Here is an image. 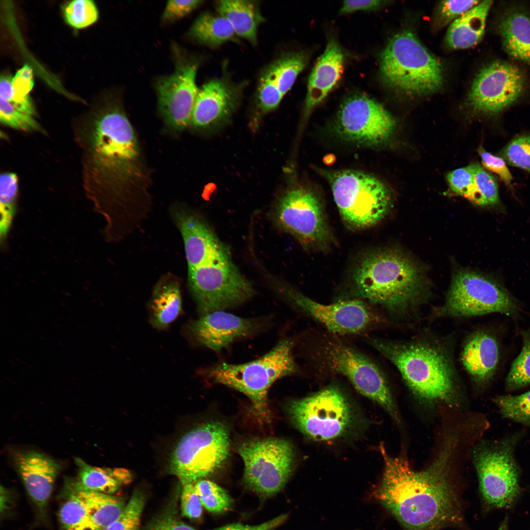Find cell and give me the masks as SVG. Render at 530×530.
Masks as SVG:
<instances>
[{
  "instance_id": "47",
  "label": "cell",
  "mask_w": 530,
  "mask_h": 530,
  "mask_svg": "<svg viewBox=\"0 0 530 530\" xmlns=\"http://www.w3.org/2000/svg\"><path fill=\"white\" fill-rule=\"evenodd\" d=\"M202 0H169L163 11L162 20L171 22L187 15L197 8Z\"/></svg>"
},
{
  "instance_id": "24",
  "label": "cell",
  "mask_w": 530,
  "mask_h": 530,
  "mask_svg": "<svg viewBox=\"0 0 530 530\" xmlns=\"http://www.w3.org/2000/svg\"><path fill=\"white\" fill-rule=\"evenodd\" d=\"M344 55L340 45L331 38L316 61L310 75L305 105V115L327 96L341 79L344 69Z\"/></svg>"
},
{
  "instance_id": "4",
  "label": "cell",
  "mask_w": 530,
  "mask_h": 530,
  "mask_svg": "<svg viewBox=\"0 0 530 530\" xmlns=\"http://www.w3.org/2000/svg\"><path fill=\"white\" fill-rule=\"evenodd\" d=\"M368 341L397 368L420 399L455 403L456 373L450 354L441 344L424 339L399 342L369 338Z\"/></svg>"
},
{
  "instance_id": "52",
  "label": "cell",
  "mask_w": 530,
  "mask_h": 530,
  "mask_svg": "<svg viewBox=\"0 0 530 530\" xmlns=\"http://www.w3.org/2000/svg\"><path fill=\"white\" fill-rule=\"evenodd\" d=\"M498 530H507V520L506 519L501 524Z\"/></svg>"
},
{
  "instance_id": "22",
  "label": "cell",
  "mask_w": 530,
  "mask_h": 530,
  "mask_svg": "<svg viewBox=\"0 0 530 530\" xmlns=\"http://www.w3.org/2000/svg\"><path fill=\"white\" fill-rule=\"evenodd\" d=\"M238 94L237 86L224 79L205 83L199 88L190 126L205 129L225 118L234 108Z\"/></svg>"
},
{
  "instance_id": "14",
  "label": "cell",
  "mask_w": 530,
  "mask_h": 530,
  "mask_svg": "<svg viewBox=\"0 0 530 530\" xmlns=\"http://www.w3.org/2000/svg\"><path fill=\"white\" fill-rule=\"evenodd\" d=\"M244 465L243 480L260 495L271 497L285 486L292 471L294 453L288 441L252 440L238 448Z\"/></svg>"
},
{
  "instance_id": "41",
  "label": "cell",
  "mask_w": 530,
  "mask_h": 530,
  "mask_svg": "<svg viewBox=\"0 0 530 530\" xmlns=\"http://www.w3.org/2000/svg\"><path fill=\"white\" fill-rule=\"evenodd\" d=\"M145 495L138 490L132 494L119 517L103 530H139Z\"/></svg>"
},
{
  "instance_id": "27",
  "label": "cell",
  "mask_w": 530,
  "mask_h": 530,
  "mask_svg": "<svg viewBox=\"0 0 530 530\" xmlns=\"http://www.w3.org/2000/svg\"><path fill=\"white\" fill-rule=\"evenodd\" d=\"M499 31L503 46L512 57L530 64V18L526 13L513 10L500 20Z\"/></svg>"
},
{
  "instance_id": "51",
  "label": "cell",
  "mask_w": 530,
  "mask_h": 530,
  "mask_svg": "<svg viewBox=\"0 0 530 530\" xmlns=\"http://www.w3.org/2000/svg\"><path fill=\"white\" fill-rule=\"evenodd\" d=\"M384 2L379 0H345L343 2L340 12L345 14L356 11L373 10L379 8Z\"/></svg>"
},
{
  "instance_id": "18",
  "label": "cell",
  "mask_w": 530,
  "mask_h": 530,
  "mask_svg": "<svg viewBox=\"0 0 530 530\" xmlns=\"http://www.w3.org/2000/svg\"><path fill=\"white\" fill-rule=\"evenodd\" d=\"M280 288L284 295L292 304L333 333L359 334L381 322L379 316L362 299H347L324 304L288 286H281Z\"/></svg>"
},
{
  "instance_id": "13",
  "label": "cell",
  "mask_w": 530,
  "mask_h": 530,
  "mask_svg": "<svg viewBox=\"0 0 530 530\" xmlns=\"http://www.w3.org/2000/svg\"><path fill=\"white\" fill-rule=\"evenodd\" d=\"M273 216L280 228L306 249L325 250L334 243L322 204L308 189L287 191L279 201Z\"/></svg>"
},
{
  "instance_id": "25",
  "label": "cell",
  "mask_w": 530,
  "mask_h": 530,
  "mask_svg": "<svg viewBox=\"0 0 530 530\" xmlns=\"http://www.w3.org/2000/svg\"><path fill=\"white\" fill-rule=\"evenodd\" d=\"M181 284L175 275H162L153 288L148 310L155 328L163 329L174 321L182 310Z\"/></svg>"
},
{
  "instance_id": "34",
  "label": "cell",
  "mask_w": 530,
  "mask_h": 530,
  "mask_svg": "<svg viewBox=\"0 0 530 530\" xmlns=\"http://www.w3.org/2000/svg\"><path fill=\"white\" fill-rule=\"evenodd\" d=\"M67 496L61 504L58 518L62 530H78L88 514V505L71 480L66 482Z\"/></svg>"
},
{
  "instance_id": "23",
  "label": "cell",
  "mask_w": 530,
  "mask_h": 530,
  "mask_svg": "<svg viewBox=\"0 0 530 530\" xmlns=\"http://www.w3.org/2000/svg\"><path fill=\"white\" fill-rule=\"evenodd\" d=\"M500 347L496 338L488 331L478 330L468 338L460 359L464 368L479 386L493 377L499 362Z\"/></svg>"
},
{
  "instance_id": "12",
  "label": "cell",
  "mask_w": 530,
  "mask_h": 530,
  "mask_svg": "<svg viewBox=\"0 0 530 530\" xmlns=\"http://www.w3.org/2000/svg\"><path fill=\"white\" fill-rule=\"evenodd\" d=\"M288 411L295 426L306 436L317 441L338 438L353 424L349 403L335 385L292 401Z\"/></svg>"
},
{
  "instance_id": "40",
  "label": "cell",
  "mask_w": 530,
  "mask_h": 530,
  "mask_svg": "<svg viewBox=\"0 0 530 530\" xmlns=\"http://www.w3.org/2000/svg\"><path fill=\"white\" fill-rule=\"evenodd\" d=\"M66 22L74 28L80 29L95 23L99 17L97 7L91 0H74L63 8Z\"/></svg>"
},
{
  "instance_id": "5",
  "label": "cell",
  "mask_w": 530,
  "mask_h": 530,
  "mask_svg": "<svg viewBox=\"0 0 530 530\" xmlns=\"http://www.w3.org/2000/svg\"><path fill=\"white\" fill-rule=\"evenodd\" d=\"M379 68L387 86L407 96L430 94L443 84L440 63L409 31L390 39L380 55Z\"/></svg>"
},
{
  "instance_id": "30",
  "label": "cell",
  "mask_w": 530,
  "mask_h": 530,
  "mask_svg": "<svg viewBox=\"0 0 530 530\" xmlns=\"http://www.w3.org/2000/svg\"><path fill=\"white\" fill-rule=\"evenodd\" d=\"M216 8L218 14L230 23L236 35L252 44L257 43L258 28L264 18L255 2L249 0H222L217 2Z\"/></svg>"
},
{
  "instance_id": "8",
  "label": "cell",
  "mask_w": 530,
  "mask_h": 530,
  "mask_svg": "<svg viewBox=\"0 0 530 530\" xmlns=\"http://www.w3.org/2000/svg\"><path fill=\"white\" fill-rule=\"evenodd\" d=\"M322 367L346 377L362 395L384 408L397 422L398 413L380 369L368 357L336 338H324L316 350Z\"/></svg>"
},
{
  "instance_id": "15",
  "label": "cell",
  "mask_w": 530,
  "mask_h": 530,
  "mask_svg": "<svg viewBox=\"0 0 530 530\" xmlns=\"http://www.w3.org/2000/svg\"><path fill=\"white\" fill-rule=\"evenodd\" d=\"M515 439L484 445L475 451L479 488L489 504L509 507L520 491L519 470L514 456Z\"/></svg>"
},
{
  "instance_id": "45",
  "label": "cell",
  "mask_w": 530,
  "mask_h": 530,
  "mask_svg": "<svg viewBox=\"0 0 530 530\" xmlns=\"http://www.w3.org/2000/svg\"><path fill=\"white\" fill-rule=\"evenodd\" d=\"M451 189L469 199L474 183V173L471 164L450 172L447 176Z\"/></svg>"
},
{
  "instance_id": "10",
  "label": "cell",
  "mask_w": 530,
  "mask_h": 530,
  "mask_svg": "<svg viewBox=\"0 0 530 530\" xmlns=\"http://www.w3.org/2000/svg\"><path fill=\"white\" fill-rule=\"evenodd\" d=\"M187 279L201 316L239 305L254 294L232 259L187 268Z\"/></svg>"
},
{
  "instance_id": "26",
  "label": "cell",
  "mask_w": 530,
  "mask_h": 530,
  "mask_svg": "<svg viewBox=\"0 0 530 530\" xmlns=\"http://www.w3.org/2000/svg\"><path fill=\"white\" fill-rule=\"evenodd\" d=\"M492 1L478 3L455 19L449 26L446 41L450 47L464 49L472 47L481 39Z\"/></svg>"
},
{
  "instance_id": "2",
  "label": "cell",
  "mask_w": 530,
  "mask_h": 530,
  "mask_svg": "<svg viewBox=\"0 0 530 530\" xmlns=\"http://www.w3.org/2000/svg\"><path fill=\"white\" fill-rule=\"evenodd\" d=\"M447 440L436 460L422 471L414 470L404 456H391L380 445L384 469L374 496L405 530H439L461 520L449 470L455 439Z\"/></svg>"
},
{
  "instance_id": "37",
  "label": "cell",
  "mask_w": 530,
  "mask_h": 530,
  "mask_svg": "<svg viewBox=\"0 0 530 530\" xmlns=\"http://www.w3.org/2000/svg\"><path fill=\"white\" fill-rule=\"evenodd\" d=\"M194 486L203 507L210 512L220 513L232 506V499L226 491L214 482L204 479L194 483Z\"/></svg>"
},
{
  "instance_id": "17",
  "label": "cell",
  "mask_w": 530,
  "mask_h": 530,
  "mask_svg": "<svg viewBox=\"0 0 530 530\" xmlns=\"http://www.w3.org/2000/svg\"><path fill=\"white\" fill-rule=\"evenodd\" d=\"M175 69L157 81L158 109L165 127L179 133L190 126L199 88L196 83V62L176 54Z\"/></svg>"
},
{
  "instance_id": "43",
  "label": "cell",
  "mask_w": 530,
  "mask_h": 530,
  "mask_svg": "<svg viewBox=\"0 0 530 530\" xmlns=\"http://www.w3.org/2000/svg\"><path fill=\"white\" fill-rule=\"evenodd\" d=\"M283 96L268 69L259 82L258 99L260 107L265 112L272 110L278 107Z\"/></svg>"
},
{
  "instance_id": "6",
  "label": "cell",
  "mask_w": 530,
  "mask_h": 530,
  "mask_svg": "<svg viewBox=\"0 0 530 530\" xmlns=\"http://www.w3.org/2000/svg\"><path fill=\"white\" fill-rule=\"evenodd\" d=\"M292 342L280 341L262 357L246 363H221L209 368L208 376L217 383L235 389L251 400L255 412L261 418L269 414L267 393L277 379L296 372Z\"/></svg>"
},
{
  "instance_id": "49",
  "label": "cell",
  "mask_w": 530,
  "mask_h": 530,
  "mask_svg": "<svg viewBox=\"0 0 530 530\" xmlns=\"http://www.w3.org/2000/svg\"><path fill=\"white\" fill-rule=\"evenodd\" d=\"M479 3L478 0H445L440 5V12L445 20L459 18Z\"/></svg>"
},
{
  "instance_id": "50",
  "label": "cell",
  "mask_w": 530,
  "mask_h": 530,
  "mask_svg": "<svg viewBox=\"0 0 530 530\" xmlns=\"http://www.w3.org/2000/svg\"><path fill=\"white\" fill-rule=\"evenodd\" d=\"M287 517V514H282L257 525H244L240 523H232L214 530H273L283 524Z\"/></svg>"
},
{
  "instance_id": "21",
  "label": "cell",
  "mask_w": 530,
  "mask_h": 530,
  "mask_svg": "<svg viewBox=\"0 0 530 530\" xmlns=\"http://www.w3.org/2000/svg\"><path fill=\"white\" fill-rule=\"evenodd\" d=\"M15 464L25 488L41 511L45 509L60 466L50 456L37 451L17 454Z\"/></svg>"
},
{
  "instance_id": "46",
  "label": "cell",
  "mask_w": 530,
  "mask_h": 530,
  "mask_svg": "<svg viewBox=\"0 0 530 530\" xmlns=\"http://www.w3.org/2000/svg\"><path fill=\"white\" fill-rule=\"evenodd\" d=\"M182 485L181 509L182 515L190 519L199 518L202 513V505L196 491L194 483Z\"/></svg>"
},
{
  "instance_id": "42",
  "label": "cell",
  "mask_w": 530,
  "mask_h": 530,
  "mask_svg": "<svg viewBox=\"0 0 530 530\" xmlns=\"http://www.w3.org/2000/svg\"><path fill=\"white\" fill-rule=\"evenodd\" d=\"M178 498L174 499L160 513L146 526L143 530H196L180 518Z\"/></svg>"
},
{
  "instance_id": "32",
  "label": "cell",
  "mask_w": 530,
  "mask_h": 530,
  "mask_svg": "<svg viewBox=\"0 0 530 530\" xmlns=\"http://www.w3.org/2000/svg\"><path fill=\"white\" fill-rule=\"evenodd\" d=\"M188 35L201 43L216 46L233 39L236 35L230 23L220 14L205 13L190 27Z\"/></svg>"
},
{
  "instance_id": "11",
  "label": "cell",
  "mask_w": 530,
  "mask_h": 530,
  "mask_svg": "<svg viewBox=\"0 0 530 530\" xmlns=\"http://www.w3.org/2000/svg\"><path fill=\"white\" fill-rule=\"evenodd\" d=\"M518 305L504 287L476 272L463 270L454 276L445 303L434 311L438 317H469L492 313L513 316Z\"/></svg>"
},
{
  "instance_id": "19",
  "label": "cell",
  "mask_w": 530,
  "mask_h": 530,
  "mask_svg": "<svg viewBox=\"0 0 530 530\" xmlns=\"http://www.w3.org/2000/svg\"><path fill=\"white\" fill-rule=\"evenodd\" d=\"M525 80L522 72L511 64L497 61L482 68L471 88L469 103L473 110L487 114L498 113L522 94Z\"/></svg>"
},
{
  "instance_id": "20",
  "label": "cell",
  "mask_w": 530,
  "mask_h": 530,
  "mask_svg": "<svg viewBox=\"0 0 530 530\" xmlns=\"http://www.w3.org/2000/svg\"><path fill=\"white\" fill-rule=\"evenodd\" d=\"M266 322L263 318H243L218 311L191 322L188 331L197 343L219 352L235 340L263 330Z\"/></svg>"
},
{
  "instance_id": "31",
  "label": "cell",
  "mask_w": 530,
  "mask_h": 530,
  "mask_svg": "<svg viewBox=\"0 0 530 530\" xmlns=\"http://www.w3.org/2000/svg\"><path fill=\"white\" fill-rule=\"evenodd\" d=\"M33 70L24 65L11 78L2 76L0 80V98L7 102L15 110L28 113L34 107L29 93L34 86Z\"/></svg>"
},
{
  "instance_id": "28",
  "label": "cell",
  "mask_w": 530,
  "mask_h": 530,
  "mask_svg": "<svg viewBox=\"0 0 530 530\" xmlns=\"http://www.w3.org/2000/svg\"><path fill=\"white\" fill-rule=\"evenodd\" d=\"M78 474L75 483L84 490L114 495L132 479L131 473L123 468L92 466L80 458H75Z\"/></svg>"
},
{
  "instance_id": "16",
  "label": "cell",
  "mask_w": 530,
  "mask_h": 530,
  "mask_svg": "<svg viewBox=\"0 0 530 530\" xmlns=\"http://www.w3.org/2000/svg\"><path fill=\"white\" fill-rule=\"evenodd\" d=\"M333 127L338 136L345 141L377 147L390 139L396 123L379 103L359 94L349 97L342 103Z\"/></svg>"
},
{
  "instance_id": "38",
  "label": "cell",
  "mask_w": 530,
  "mask_h": 530,
  "mask_svg": "<svg viewBox=\"0 0 530 530\" xmlns=\"http://www.w3.org/2000/svg\"><path fill=\"white\" fill-rule=\"evenodd\" d=\"M523 347L512 362L505 379L506 389L512 391L530 384V331L522 332Z\"/></svg>"
},
{
  "instance_id": "36",
  "label": "cell",
  "mask_w": 530,
  "mask_h": 530,
  "mask_svg": "<svg viewBox=\"0 0 530 530\" xmlns=\"http://www.w3.org/2000/svg\"><path fill=\"white\" fill-rule=\"evenodd\" d=\"M474 183L469 200L478 205L497 204L499 201L498 185L494 178L479 164H471Z\"/></svg>"
},
{
  "instance_id": "3",
  "label": "cell",
  "mask_w": 530,
  "mask_h": 530,
  "mask_svg": "<svg viewBox=\"0 0 530 530\" xmlns=\"http://www.w3.org/2000/svg\"><path fill=\"white\" fill-rule=\"evenodd\" d=\"M352 295L380 305L397 316L416 311L425 290L418 265L402 252L393 248L368 251L355 265Z\"/></svg>"
},
{
  "instance_id": "35",
  "label": "cell",
  "mask_w": 530,
  "mask_h": 530,
  "mask_svg": "<svg viewBox=\"0 0 530 530\" xmlns=\"http://www.w3.org/2000/svg\"><path fill=\"white\" fill-rule=\"evenodd\" d=\"M308 59L305 53H290L280 58L268 69L284 96L291 89L297 76L305 67Z\"/></svg>"
},
{
  "instance_id": "48",
  "label": "cell",
  "mask_w": 530,
  "mask_h": 530,
  "mask_svg": "<svg viewBox=\"0 0 530 530\" xmlns=\"http://www.w3.org/2000/svg\"><path fill=\"white\" fill-rule=\"evenodd\" d=\"M479 153L483 166L497 174L506 185H510L512 177L504 160L486 152L482 148H479Z\"/></svg>"
},
{
  "instance_id": "33",
  "label": "cell",
  "mask_w": 530,
  "mask_h": 530,
  "mask_svg": "<svg viewBox=\"0 0 530 530\" xmlns=\"http://www.w3.org/2000/svg\"><path fill=\"white\" fill-rule=\"evenodd\" d=\"M18 190L16 174L5 172L0 178V239L4 244L15 215Z\"/></svg>"
},
{
  "instance_id": "29",
  "label": "cell",
  "mask_w": 530,
  "mask_h": 530,
  "mask_svg": "<svg viewBox=\"0 0 530 530\" xmlns=\"http://www.w3.org/2000/svg\"><path fill=\"white\" fill-rule=\"evenodd\" d=\"M71 482L88 507L86 520L78 530H103L119 517L126 506L122 498L84 490L77 486L74 480Z\"/></svg>"
},
{
  "instance_id": "44",
  "label": "cell",
  "mask_w": 530,
  "mask_h": 530,
  "mask_svg": "<svg viewBox=\"0 0 530 530\" xmlns=\"http://www.w3.org/2000/svg\"><path fill=\"white\" fill-rule=\"evenodd\" d=\"M503 155L509 164L530 172V135L513 139L504 149Z\"/></svg>"
},
{
  "instance_id": "9",
  "label": "cell",
  "mask_w": 530,
  "mask_h": 530,
  "mask_svg": "<svg viewBox=\"0 0 530 530\" xmlns=\"http://www.w3.org/2000/svg\"><path fill=\"white\" fill-rule=\"evenodd\" d=\"M229 448V432L225 424L218 422L203 424L178 442L171 458V471L181 484L195 483L220 467Z\"/></svg>"
},
{
  "instance_id": "1",
  "label": "cell",
  "mask_w": 530,
  "mask_h": 530,
  "mask_svg": "<svg viewBox=\"0 0 530 530\" xmlns=\"http://www.w3.org/2000/svg\"><path fill=\"white\" fill-rule=\"evenodd\" d=\"M73 130L86 196L106 221L105 239L119 242L141 226L153 206L152 173L137 134L119 101L74 122Z\"/></svg>"
},
{
  "instance_id": "39",
  "label": "cell",
  "mask_w": 530,
  "mask_h": 530,
  "mask_svg": "<svg viewBox=\"0 0 530 530\" xmlns=\"http://www.w3.org/2000/svg\"><path fill=\"white\" fill-rule=\"evenodd\" d=\"M493 401L504 417L530 426V390L517 396H498Z\"/></svg>"
},
{
  "instance_id": "7",
  "label": "cell",
  "mask_w": 530,
  "mask_h": 530,
  "mask_svg": "<svg viewBox=\"0 0 530 530\" xmlns=\"http://www.w3.org/2000/svg\"><path fill=\"white\" fill-rule=\"evenodd\" d=\"M327 178L341 217L350 229L372 227L388 212L390 193L374 176L347 170L331 172Z\"/></svg>"
}]
</instances>
